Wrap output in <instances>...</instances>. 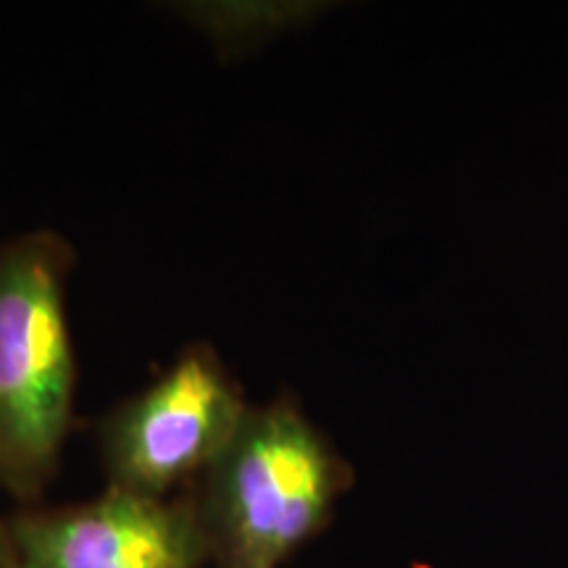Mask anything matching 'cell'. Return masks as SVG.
Masks as SVG:
<instances>
[{
	"label": "cell",
	"instance_id": "5",
	"mask_svg": "<svg viewBox=\"0 0 568 568\" xmlns=\"http://www.w3.org/2000/svg\"><path fill=\"white\" fill-rule=\"evenodd\" d=\"M308 6L293 3H216L201 6V11H187L211 34L222 40L247 38V34H266L290 24L297 17H305Z\"/></svg>",
	"mask_w": 568,
	"mask_h": 568
},
{
	"label": "cell",
	"instance_id": "2",
	"mask_svg": "<svg viewBox=\"0 0 568 568\" xmlns=\"http://www.w3.org/2000/svg\"><path fill=\"white\" fill-rule=\"evenodd\" d=\"M67 253L34 232L0 247V485L30 495L59 464L74 403Z\"/></svg>",
	"mask_w": 568,
	"mask_h": 568
},
{
	"label": "cell",
	"instance_id": "1",
	"mask_svg": "<svg viewBox=\"0 0 568 568\" xmlns=\"http://www.w3.org/2000/svg\"><path fill=\"white\" fill-rule=\"evenodd\" d=\"M347 468L290 403L247 408L205 471L197 521L219 568H280L329 521Z\"/></svg>",
	"mask_w": 568,
	"mask_h": 568
},
{
	"label": "cell",
	"instance_id": "6",
	"mask_svg": "<svg viewBox=\"0 0 568 568\" xmlns=\"http://www.w3.org/2000/svg\"><path fill=\"white\" fill-rule=\"evenodd\" d=\"M0 568H13V548L9 524H0Z\"/></svg>",
	"mask_w": 568,
	"mask_h": 568
},
{
	"label": "cell",
	"instance_id": "4",
	"mask_svg": "<svg viewBox=\"0 0 568 568\" xmlns=\"http://www.w3.org/2000/svg\"><path fill=\"white\" fill-rule=\"evenodd\" d=\"M13 568H201L209 545L187 503L109 487L95 500L9 524Z\"/></svg>",
	"mask_w": 568,
	"mask_h": 568
},
{
	"label": "cell",
	"instance_id": "3",
	"mask_svg": "<svg viewBox=\"0 0 568 568\" xmlns=\"http://www.w3.org/2000/svg\"><path fill=\"white\" fill-rule=\"evenodd\" d=\"M245 414L222 361L209 347H190L105 424L109 487L166 500L184 479L209 471Z\"/></svg>",
	"mask_w": 568,
	"mask_h": 568
}]
</instances>
